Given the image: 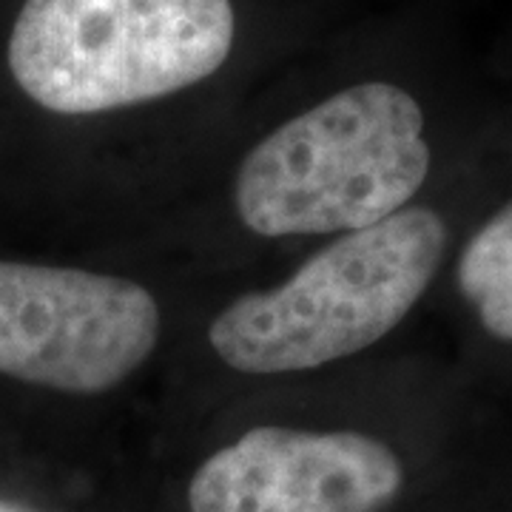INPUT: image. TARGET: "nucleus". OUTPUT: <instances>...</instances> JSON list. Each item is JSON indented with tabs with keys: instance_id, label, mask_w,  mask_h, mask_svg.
<instances>
[{
	"instance_id": "4",
	"label": "nucleus",
	"mask_w": 512,
	"mask_h": 512,
	"mask_svg": "<svg viewBox=\"0 0 512 512\" xmlns=\"http://www.w3.org/2000/svg\"><path fill=\"white\" fill-rule=\"evenodd\" d=\"M160 333L157 299L131 279L0 259V376L100 396L146 365Z\"/></svg>"
},
{
	"instance_id": "3",
	"label": "nucleus",
	"mask_w": 512,
	"mask_h": 512,
	"mask_svg": "<svg viewBox=\"0 0 512 512\" xmlns=\"http://www.w3.org/2000/svg\"><path fill=\"white\" fill-rule=\"evenodd\" d=\"M234 35L231 0H26L6 60L40 109L103 114L208 80Z\"/></svg>"
},
{
	"instance_id": "2",
	"label": "nucleus",
	"mask_w": 512,
	"mask_h": 512,
	"mask_svg": "<svg viewBox=\"0 0 512 512\" xmlns=\"http://www.w3.org/2000/svg\"><path fill=\"white\" fill-rule=\"evenodd\" d=\"M430 174L424 111L402 86L356 83L259 140L234 208L259 237L348 234L407 208Z\"/></svg>"
},
{
	"instance_id": "1",
	"label": "nucleus",
	"mask_w": 512,
	"mask_h": 512,
	"mask_svg": "<svg viewBox=\"0 0 512 512\" xmlns=\"http://www.w3.org/2000/svg\"><path fill=\"white\" fill-rule=\"evenodd\" d=\"M444 248L447 225L421 205L348 231L282 285L228 302L208 328L211 350L245 376L305 373L356 356L416 308Z\"/></svg>"
},
{
	"instance_id": "5",
	"label": "nucleus",
	"mask_w": 512,
	"mask_h": 512,
	"mask_svg": "<svg viewBox=\"0 0 512 512\" xmlns=\"http://www.w3.org/2000/svg\"><path fill=\"white\" fill-rule=\"evenodd\" d=\"M402 487V461L373 436L254 427L197 467L188 510L382 512Z\"/></svg>"
},
{
	"instance_id": "6",
	"label": "nucleus",
	"mask_w": 512,
	"mask_h": 512,
	"mask_svg": "<svg viewBox=\"0 0 512 512\" xmlns=\"http://www.w3.org/2000/svg\"><path fill=\"white\" fill-rule=\"evenodd\" d=\"M456 279L484 330L512 342V200L467 242Z\"/></svg>"
}]
</instances>
